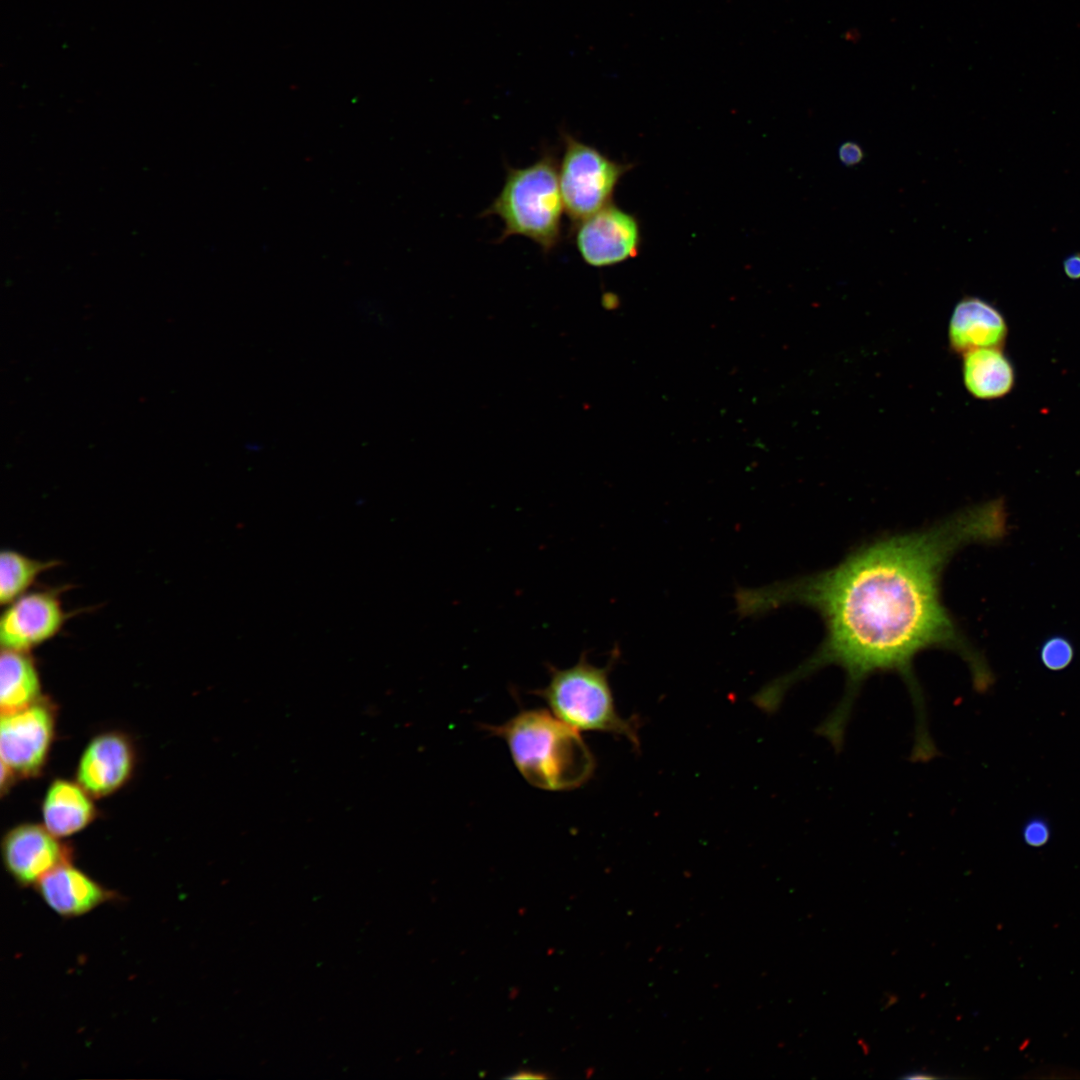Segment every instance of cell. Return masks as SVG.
Instances as JSON below:
<instances>
[{"label": "cell", "instance_id": "cell-13", "mask_svg": "<svg viewBox=\"0 0 1080 1080\" xmlns=\"http://www.w3.org/2000/svg\"><path fill=\"white\" fill-rule=\"evenodd\" d=\"M91 797L78 782L54 780L42 803L44 826L58 838L80 832L96 816Z\"/></svg>", "mask_w": 1080, "mask_h": 1080}, {"label": "cell", "instance_id": "cell-18", "mask_svg": "<svg viewBox=\"0 0 1080 1080\" xmlns=\"http://www.w3.org/2000/svg\"><path fill=\"white\" fill-rule=\"evenodd\" d=\"M1051 826L1042 816L1030 817L1022 826V839L1032 848L1045 846L1051 838Z\"/></svg>", "mask_w": 1080, "mask_h": 1080}, {"label": "cell", "instance_id": "cell-6", "mask_svg": "<svg viewBox=\"0 0 1080 1080\" xmlns=\"http://www.w3.org/2000/svg\"><path fill=\"white\" fill-rule=\"evenodd\" d=\"M55 732V709L41 698L21 710L1 714V763L14 776L34 777L43 769Z\"/></svg>", "mask_w": 1080, "mask_h": 1080}, {"label": "cell", "instance_id": "cell-1", "mask_svg": "<svg viewBox=\"0 0 1080 1080\" xmlns=\"http://www.w3.org/2000/svg\"><path fill=\"white\" fill-rule=\"evenodd\" d=\"M1000 512V501L968 507L925 528L874 538L826 570L757 588L738 587L735 602L740 617L763 616L799 604L815 610L824 624L817 650L762 687L764 698L780 705L797 682L828 665L840 667L846 680L843 697L816 729L840 751L863 683L876 673H895L905 683L914 709L911 758L932 759L937 750L914 662L930 649L954 652L966 662L977 691L992 685L987 663L944 604L942 577L962 548L999 537Z\"/></svg>", "mask_w": 1080, "mask_h": 1080}, {"label": "cell", "instance_id": "cell-16", "mask_svg": "<svg viewBox=\"0 0 1080 1080\" xmlns=\"http://www.w3.org/2000/svg\"><path fill=\"white\" fill-rule=\"evenodd\" d=\"M58 565L55 560L31 558L19 551L4 549L0 555V602L8 605L27 593L37 578Z\"/></svg>", "mask_w": 1080, "mask_h": 1080}, {"label": "cell", "instance_id": "cell-10", "mask_svg": "<svg viewBox=\"0 0 1080 1080\" xmlns=\"http://www.w3.org/2000/svg\"><path fill=\"white\" fill-rule=\"evenodd\" d=\"M135 750L130 739L116 731L95 736L84 749L76 770L77 782L94 798L108 796L130 779Z\"/></svg>", "mask_w": 1080, "mask_h": 1080}, {"label": "cell", "instance_id": "cell-7", "mask_svg": "<svg viewBox=\"0 0 1080 1080\" xmlns=\"http://www.w3.org/2000/svg\"><path fill=\"white\" fill-rule=\"evenodd\" d=\"M583 261L592 267H608L638 255L642 232L636 216L614 203L572 228Z\"/></svg>", "mask_w": 1080, "mask_h": 1080}, {"label": "cell", "instance_id": "cell-21", "mask_svg": "<svg viewBox=\"0 0 1080 1080\" xmlns=\"http://www.w3.org/2000/svg\"><path fill=\"white\" fill-rule=\"evenodd\" d=\"M902 1078L909 1079V1080H919V1079H935V1078H938V1077L936 1075H934V1074L929 1073V1072L920 1070V1071L908 1072L907 1074L903 1075Z\"/></svg>", "mask_w": 1080, "mask_h": 1080}, {"label": "cell", "instance_id": "cell-22", "mask_svg": "<svg viewBox=\"0 0 1080 1080\" xmlns=\"http://www.w3.org/2000/svg\"><path fill=\"white\" fill-rule=\"evenodd\" d=\"M544 1077L545 1075L543 1073H535L534 1071H519L516 1074L510 1076V1078L513 1079H541Z\"/></svg>", "mask_w": 1080, "mask_h": 1080}, {"label": "cell", "instance_id": "cell-4", "mask_svg": "<svg viewBox=\"0 0 1080 1080\" xmlns=\"http://www.w3.org/2000/svg\"><path fill=\"white\" fill-rule=\"evenodd\" d=\"M619 656V649L614 648L604 667L591 664L587 651H583L577 663L568 668L547 663L549 681L533 694L542 698L555 716L576 730L621 735L637 748L640 744L636 721L619 715L609 683V674Z\"/></svg>", "mask_w": 1080, "mask_h": 1080}, {"label": "cell", "instance_id": "cell-3", "mask_svg": "<svg viewBox=\"0 0 1080 1080\" xmlns=\"http://www.w3.org/2000/svg\"><path fill=\"white\" fill-rule=\"evenodd\" d=\"M554 152L544 151L531 165L508 167L504 185L482 216H498L503 241L514 235L536 243L544 253L560 242L565 212Z\"/></svg>", "mask_w": 1080, "mask_h": 1080}, {"label": "cell", "instance_id": "cell-2", "mask_svg": "<svg viewBox=\"0 0 1080 1080\" xmlns=\"http://www.w3.org/2000/svg\"><path fill=\"white\" fill-rule=\"evenodd\" d=\"M485 729L504 739L521 775L537 788L571 790L593 774L594 757L578 730L544 709L522 710Z\"/></svg>", "mask_w": 1080, "mask_h": 1080}, {"label": "cell", "instance_id": "cell-5", "mask_svg": "<svg viewBox=\"0 0 1080 1080\" xmlns=\"http://www.w3.org/2000/svg\"><path fill=\"white\" fill-rule=\"evenodd\" d=\"M562 140L559 184L573 228L613 203L617 185L633 165L617 162L569 133H562Z\"/></svg>", "mask_w": 1080, "mask_h": 1080}, {"label": "cell", "instance_id": "cell-11", "mask_svg": "<svg viewBox=\"0 0 1080 1080\" xmlns=\"http://www.w3.org/2000/svg\"><path fill=\"white\" fill-rule=\"evenodd\" d=\"M1008 333L1006 318L994 304L977 296H965L951 314L948 346L958 355L981 348H1003Z\"/></svg>", "mask_w": 1080, "mask_h": 1080}, {"label": "cell", "instance_id": "cell-15", "mask_svg": "<svg viewBox=\"0 0 1080 1080\" xmlns=\"http://www.w3.org/2000/svg\"><path fill=\"white\" fill-rule=\"evenodd\" d=\"M41 698V680L30 652L2 649L0 657L1 714L21 710Z\"/></svg>", "mask_w": 1080, "mask_h": 1080}, {"label": "cell", "instance_id": "cell-19", "mask_svg": "<svg viewBox=\"0 0 1080 1080\" xmlns=\"http://www.w3.org/2000/svg\"><path fill=\"white\" fill-rule=\"evenodd\" d=\"M840 160L847 166L858 164L863 158L862 149L853 142H846L839 149Z\"/></svg>", "mask_w": 1080, "mask_h": 1080}, {"label": "cell", "instance_id": "cell-12", "mask_svg": "<svg viewBox=\"0 0 1080 1080\" xmlns=\"http://www.w3.org/2000/svg\"><path fill=\"white\" fill-rule=\"evenodd\" d=\"M35 887L45 904L63 918L83 916L117 897L71 862L47 873Z\"/></svg>", "mask_w": 1080, "mask_h": 1080}, {"label": "cell", "instance_id": "cell-17", "mask_svg": "<svg viewBox=\"0 0 1080 1080\" xmlns=\"http://www.w3.org/2000/svg\"><path fill=\"white\" fill-rule=\"evenodd\" d=\"M1040 661L1050 671H1061L1067 668L1074 658V648L1071 641L1060 635L1047 638L1040 646Z\"/></svg>", "mask_w": 1080, "mask_h": 1080}, {"label": "cell", "instance_id": "cell-20", "mask_svg": "<svg viewBox=\"0 0 1080 1080\" xmlns=\"http://www.w3.org/2000/svg\"><path fill=\"white\" fill-rule=\"evenodd\" d=\"M1063 270L1065 275L1072 280L1080 279V253H1075L1068 256L1063 261Z\"/></svg>", "mask_w": 1080, "mask_h": 1080}, {"label": "cell", "instance_id": "cell-8", "mask_svg": "<svg viewBox=\"0 0 1080 1080\" xmlns=\"http://www.w3.org/2000/svg\"><path fill=\"white\" fill-rule=\"evenodd\" d=\"M67 618L59 592L50 589L28 591L6 605L1 614L2 649L31 652L54 638Z\"/></svg>", "mask_w": 1080, "mask_h": 1080}, {"label": "cell", "instance_id": "cell-14", "mask_svg": "<svg viewBox=\"0 0 1080 1080\" xmlns=\"http://www.w3.org/2000/svg\"><path fill=\"white\" fill-rule=\"evenodd\" d=\"M962 376L966 390L979 400H995L1014 388L1016 372L1003 348H981L962 355Z\"/></svg>", "mask_w": 1080, "mask_h": 1080}, {"label": "cell", "instance_id": "cell-9", "mask_svg": "<svg viewBox=\"0 0 1080 1080\" xmlns=\"http://www.w3.org/2000/svg\"><path fill=\"white\" fill-rule=\"evenodd\" d=\"M1 853L7 872L22 887H35L47 873L72 859L69 846L45 826L31 823L7 832Z\"/></svg>", "mask_w": 1080, "mask_h": 1080}]
</instances>
